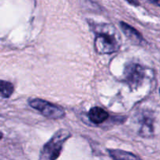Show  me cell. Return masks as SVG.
Instances as JSON below:
<instances>
[{"label":"cell","instance_id":"cell-1","mask_svg":"<svg viewBox=\"0 0 160 160\" xmlns=\"http://www.w3.org/2000/svg\"><path fill=\"white\" fill-rule=\"evenodd\" d=\"M96 37L95 48L98 54H112L119 50L120 38L112 25H96L94 28Z\"/></svg>","mask_w":160,"mask_h":160},{"label":"cell","instance_id":"cell-2","mask_svg":"<svg viewBox=\"0 0 160 160\" xmlns=\"http://www.w3.org/2000/svg\"><path fill=\"white\" fill-rule=\"evenodd\" d=\"M71 134L67 130L60 129L42 148L39 160H56L60 156L64 143Z\"/></svg>","mask_w":160,"mask_h":160},{"label":"cell","instance_id":"cell-3","mask_svg":"<svg viewBox=\"0 0 160 160\" xmlns=\"http://www.w3.org/2000/svg\"><path fill=\"white\" fill-rule=\"evenodd\" d=\"M30 106L33 109L40 112L44 117L48 119H60L65 116V111L63 108L57 105L40 99V98H32L28 101Z\"/></svg>","mask_w":160,"mask_h":160},{"label":"cell","instance_id":"cell-4","mask_svg":"<svg viewBox=\"0 0 160 160\" xmlns=\"http://www.w3.org/2000/svg\"><path fill=\"white\" fill-rule=\"evenodd\" d=\"M123 74L125 81L131 87L137 88L143 82L145 77V72L141 65L131 62L126 65Z\"/></svg>","mask_w":160,"mask_h":160},{"label":"cell","instance_id":"cell-5","mask_svg":"<svg viewBox=\"0 0 160 160\" xmlns=\"http://www.w3.org/2000/svg\"><path fill=\"white\" fill-rule=\"evenodd\" d=\"M153 118L151 112H145L141 117V124L142 128L140 129V135L144 138H150L153 135L154 128H153Z\"/></svg>","mask_w":160,"mask_h":160},{"label":"cell","instance_id":"cell-6","mask_svg":"<svg viewBox=\"0 0 160 160\" xmlns=\"http://www.w3.org/2000/svg\"><path fill=\"white\" fill-rule=\"evenodd\" d=\"M120 27H121L122 31L127 36V38L133 43L136 44V45H142V43L145 42L141 33L135 28L131 27V25L128 24L125 22L121 21L120 22Z\"/></svg>","mask_w":160,"mask_h":160},{"label":"cell","instance_id":"cell-7","mask_svg":"<svg viewBox=\"0 0 160 160\" xmlns=\"http://www.w3.org/2000/svg\"><path fill=\"white\" fill-rule=\"evenodd\" d=\"M88 117L92 123L95 124H99L105 122L109 118V113L102 108L93 107L89 111Z\"/></svg>","mask_w":160,"mask_h":160},{"label":"cell","instance_id":"cell-8","mask_svg":"<svg viewBox=\"0 0 160 160\" xmlns=\"http://www.w3.org/2000/svg\"><path fill=\"white\" fill-rule=\"evenodd\" d=\"M108 152L110 157L113 160H142L136 155L123 150L109 149Z\"/></svg>","mask_w":160,"mask_h":160},{"label":"cell","instance_id":"cell-9","mask_svg":"<svg viewBox=\"0 0 160 160\" xmlns=\"http://www.w3.org/2000/svg\"><path fill=\"white\" fill-rule=\"evenodd\" d=\"M14 92V86L9 81L0 80V96L8 98L12 95Z\"/></svg>","mask_w":160,"mask_h":160},{"label":"cell","instance_id":"cell-10","mask_svg":"<svg viewBox=\"0 0 160 160\" xmlns=\"http://www.w3.org/2000/svg\"><path fill=\"white\" fill-rule=\"evenodd\" d=\"M130 4H131L132 6H138L140 5V2H139L138 0H127Z\"/></svg>","mask_w":160,"mask_h":160},{"label":"cell","instance_id":"cell-11","mask_svg":"<svg viewBox=\"0 0 160 160\" xmlns=\"http://www.w3.org/2000/svg\"><path fill=\"white\" fill-rule=\"evenodd\" d=\"M148 1H149L150 2L155 4L156 6H159V5H160V0H148Z\"/></svg>","mask_w":160,"mask_h":160},{"label":"cell","instance_id":"cell-12","mask_svg":"<svg viewBox=\"0 0 160 160\" xmlns=\"http://www.w3.org/2000/svg\"><path fill=\"white\" fill-rule=\"evenodd\" d=\"M2 137H3V134H2V133L1 131H0V139H2Z\"/></svg>","mask_w":160,"mask_h":160}]
</instances>
